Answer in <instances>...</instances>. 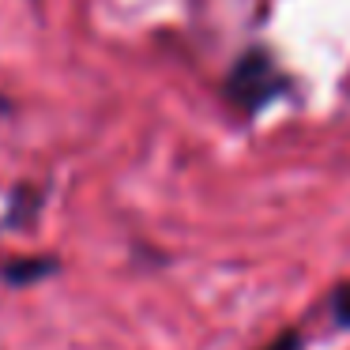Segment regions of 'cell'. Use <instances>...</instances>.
I'll return each instance as SVG.
<instances>
[{
  "label": "cell",
  "instance_id": "3",
  "mask_svg": "<svg viewBox=\"0 0 350 350\" xmlns=\"http://www.w3.org/2000/svg\"><path fill=\"white\" fill-rule=\"evenodd\" d=\"M327 309H332V320H335L339 327H350V282L335 290V294H332V305H327Z\"/></svg>",
  "mask_w": 350,
  "mask_h": 350
},
{
  "label": "cell",
  "instance_id": "2",
  "mask_svg": "<svg viewBox=\"0 0 350 350\" xmlns=\"http://www.w3.org/2000/svg\"><path fill=\"white\" fill-rule=\"evenodd\" d=\"M61 267L57 256H19V260H8L0 264V279L12 282V286H31V282H42Z\"/></svg>",
  "mask_w": 350,
  "mask_h": 350
},
{
  "label": "cell",
  "instance_id": "4",
  "mask_svg": "<svg viewBox=\"0 0 350 350\" xmlns=\"http://www.w3.org/2000/svg\"><path fill=\"white\" fill-rule=\"evenodd\" d=\"M260 350H305V342H301V332H282L279 339H271Z\"/></svg>",
  "mask_w": 350,
  "mask_h": 350
},
{
  "label": "cell",
  "instance_id": "5",
  "mask_svg": "<svg viewBox=\"0 0 350 350\" xmlns=\"http://www.w3.org/2000/svg\"><path fill=\"white\" fill-rule=\"evenodd\" d=\"M347 91H350V76H347Z\"/></svg>",
  "mask_w": 350,
  "mask_h": 350
},
{
  "label": "cell",
  "instance_id": "1",
  "mask_svg": "<svg viewBox=\"0 0 350 350\" xmlns=\"http://www.w3.org/2000/svg\"><path fill=\"white\" fill-rule=\"evenodd\" d=\"M226 98L234 102V109H241L245 117H256L260 109H267L275 98L290 91V76L282 72V64L271 57V49L252 46L234 61V68L226 72Z\"/></svg>",
  "mask_w": 350,
  "mask_h": 350
}]
</instances>
